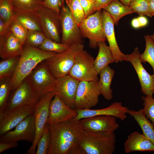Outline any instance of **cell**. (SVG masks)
<instances>
[{
	"mask_svg": "<svg viewBox=\"0 0 154 154\" xmlns=\"http://www.w3.org/2000/svg\"><path fill=\"white\" fill-rule=\"evenodd\" d=\"M115 73V71L108 65L104 68L99 74V82L101 94L108 100H111L113 97L112 90L110 87Z\"/></svg>",
	"mask_w": 154,
	"mask_h": 154,
	"instance_id": "cell-25",
	"label": "cell"
},
{
	"mask_svg": "<svg viewBox=\"0 0 154 154\" xmlns=\"http://www.w3.org/2000/svg\"><path fill=\"white\" fill-rule=\"evenodd\" d=\"M18 145V143L17 142H0V153L7 149L15 148L17 147Z\"/></svg>",
	"mask_w": 154,
	"mask_h": 154,
	"instance_id": "cell-43",
	"label": "cell"
},
{
	"mask_svg": "<svg viewBox=\"0 0 154 154\" xmlns=\"http://www.w3.org/2000/svg\"><path fill=\"white\" fill-rule=\"evenodd\" d=\"M49 124H46L37 146L35 154H48L51 143Z\"/></svg>",
	"mask_w": 154,
	"mask_h": 154,
	"instance_id": "cell-30",
	"label": "cell"
},
{
	"mask_svg": "<svg viewBox=\"0 0 154 154\" xmlns=\"http://www.w3.org/2000/svg\"><path fill=\"white\" fill-rule=\"evenodd\" d=\"M93 57L83 50L76 56L68 74L79 81H89L98 79L94 66Z\"/></svg>",
	"mask_w": 154,
	"mask_h": 154,
	"instance_id": "cell-12",
	"label": "cell"
},
{
	"mask_svg": "<svg viewBox=\"0 0 154 154\" xmlns=\"http://www.w3.org/2000/svg\"><path fill=\"white\" fill-rule=\"evenodd\" d=\"M36 13L42 32L46 37L56 42L61 43L60 14L41 4Z\"/></svg>",
	"mask_w": 154,
	"mask_h": 154,
	"instance_id": "cell-10",
	"label": "cell"
},
{
	"mask_svg": "<svg viewBox=\"0 0 154 154\" xmlns=\"http://www.w3.org/2000/svg\"><path fill=\"white\" fill-rule=\"evenodd\" d=\"M78 26L82 36L89 39L90 47L95 48L99 42L106 40L101 10L86 17Z\"/></svg>",
	"mask_w": 154,
	"mask_h": 154,
	"instance_id": "cell-7",
	"label": "cell"
},
{
	"mask_svg": "<svg viewBox=\"0 0 154 154\" xmlns=\"http://www.w3.org/2000/svg\"><path fill=\"white\" fill-rule=\"evenodd\" d=\"M35 132V118L33 114L27 117L14 129L1 135L0 142L23 141L32 143L34 139Z\"/></svg>",
	"mask_w": 154,
	"mask_h": 154,
	"instance_id": "cell-13",
	"label": "cell"
},
{
	"mask_svg": "<svg viewBox=\"0 0 154 154\" xmlns=\"http://www.w3.org/2000/svg\"><path fill=\"white\" fill-rule=\"evenodd\" d=\"M20 56H14L0 62V79L11 78L15 70Z\"/></svg>",
	"mask_w": 154,
	"mask_h": 154,
	"instance_id": "cell-28",
	"label": "cell"
},
{
	"mask_svg": "<svg viewBox=\"0 0 154 154\" xmlns=\"http://www.w3.org/2000/svg\"><path fill=\"white\" fill-rule=\"evenodd\" d=\"M33 106H26L9 112L0 113V135L12 130L27 117L33 114Z\"/></svg>",
	"mask_w": 154,
	"mask_h": 154,
	"instance_id": "cell-19",
	"label": "cell"
},
{
	"mask_svg": "<svg viewBox=\"0 0 154 154\" xmlns=\"http://www.w3.org/2000/svg\"><path fill=\"white\" fill-rule=\"evenodd\" d=\"M137 18L141 27L145 26L147 24L148 21L147 19L145 17L143 16H140Z\"/></svg>",
	"mask_w": 154,
	"mask_h": 154,
	"instance_id": "cell-46",
	"label": "cell"
},
{
	"mask_svg": "<svg viewBox=\"0 0 154 154\" xmlns=\"http://www.w3.org/2000/svg\"><path fill=\"white\" fill-rule=\"evenodd\" d=\"M124 148L126 153L137 151H154V144L143 133L135 131L128 135L124 144Z\"/></svg>",
	"mask_w": 154,
	"mask_h": 154,
	"instance_id": "cell-22",
	"label": "cell"
},
{
	"mask_svg": "<svg viewBox=\"0 0 154 154\" xmlns=\"http://www.w3.org/2000/svg\"><path fill=\"white\" fill-rule=\"evenodd\" d=\"M11 78L0 79V113L4 110L11 91Z\"/></svg>",
	"mask_w": 154,
	"mask_h": 154,
	"instance_id": "cell-34",
	"label": "cell"
},
{
	"mask_svg": "<svg viewBox=\"0 0 154 154\" xmlns=\"http://www.w3.org/2000/svg\"><path fill=\"white\" fill-rule=\"evenodd\" d=\"M140 53L136 47L133 52L125 54L123 61L129 62L133 65L139 79L141 91L145 95L153 96L154 94V74L151 75L143 66L140 58Z\"/></svg>",
	"mask_w": 154,
	"mask_h": 154,
	"instance_id": "cell-15",
	"label": "cell"
},
{
	"mask_svg": "<svg viewBox=\"0 0 154 154\" xmlns=\"http://www.w3.org/2000/svg\"><path fill=\"white\" fill-rule=\"evenodd\" d=\"M79 82L69 74L57 78L53 91L66 105L72 108Z\"/></svg>",
	"mask_w": 154,
	"mask_h": 154,
	"instance_id": "cell-16",
	"label": "cell"
},
{
	"mask_svg": "<svg viewBox=\"0 0 154 154\" xmlns=\"http://www.w3.org/2000/svg\"><path fill=\"white\" fill-rule=\"evenodd\" d=\"M124 5L129 6L131 0H119Z\"/></svg>",
	"mask_w": 154,
	"mask_h": 154,
	"instance_id": "cell-49",
	"label": "cell"
},
{
	"mask_svg": "<svg viewBox=\"0 0 154 154\" xmlns=\"http://www.w3.org/2000/svg\"><path fill=\"white\" fill-rule=\"evenodd\" d=\"M116 118L112 116L99 115L82 119L79 122L84 131L110 134L119 127Z\"/></svg>",
	"mask_w": 154,
	"mask_h": 154,
	"instance_id": "cell-14",
	"label": "cell"
},
{
	"mask_svg": "<svg viewBox=\"0 0 154 154\" xmlns=\"http://www.w3.org/2000/svg\"><path fill=\"white\" fill-rule=\"evenodd\" d=\"M100 94L98 79L89 81H80L74 108L75 109H90L98 104Z\"/></svg>",
	"mask_w": 154,
	"mask_h": 154,
	"instance_id": "cell-11",
	"label": "cell"
},
{
	"mask_svg": "<svg viewBox=\"0 0 154 154\" xmlns=\"http://www.w3.org/2000/svg\"><path fill=\"white\" fill-rule=\"evenodd\" d=\"M129 109L122 105L121 102H116L105 108L98 109H75L77 114L74 119L79 120L82 119L99 115H106L114 116L124 121L127 117Z\"/></svg>",
	"mask_w": 154,
	"mask_h": 154,
	"instance_id": "cell-18",
	"label": "cell"
},
{
	"mask_svg": "<svg viewBox=\"0 0 154 154\" xmlns=\"http://www.w3.org/2000/svg\"><path fill=\"white\" fill-rule=\"evenodd\" d=\"M56 53L45 51L25 43L15 70L11 78V91L17 88L38 64L53 56Z\"/></svg>",
	"mask_w": 154,
	"mask_h": 154,
	"instance_id": "cell-2",
	"label": "cell"
},
{
	"mask_svg": "<svg viewBox=\"0 0 154 154\" xmlns=\"http://www.w3.org/2000/svg\"><path fill=\"white\" fill-rule=\"evenodd\" d=\"M84 48L83 44H73L66 50L56 53L44 62L56 78L66 76L68 74L76 56Z\"/></svg>",
	"mask_w": 154,
	"mask_h": 154,
	"instance_id": "cell-4",
	"label": "cell"
},
{
	"mask_svg": "<svg viewBox=\"0 0 154 154\" xmlns=\"http://www.w3.org/2000/svg\"><path fill=\"white\" fill-rule=\"evenodd\" d=\"M25 79L40 98L53 91L56 80L44 61L38 64Z\"/></svg>",
	"mask_w": 154,
	"mask_h": 154,
	"instance_id": "cell-5",
	"label": "cell"
},
{
	"mask_svg": "<svg viewBox=\"0 0 154 154\" xmlns=\"http://www.w3.org/2000/svg\"><path fill=\"white\" fill-rule=\"evenodd\" d=\"M69 154H85L84 152L78 144L74 147L70 151Z\"/></svg>",
	"mask_w": 154,
	"mask_h": 154,
	"instance_id": "cell-45",
	"label": "cell"
},
{
	"mask_svg": "<svg viewBox=\"0 0 154 154\" xmlns=\"http://www.w3.org/2000/svg\"><path fill=\"white\" fill-rule=\"evenodd\" d=\"M77 115L75 110L68 106L55 94L50 104L47 123L50 125L74 119Z\"/></svg>",
	"mask_w": 154,
	"mask_h": 154,
	"instance_id": "cell-17",
	"label": "cell"
},
{
	"mask_svg": "<svg viewBox=\"0 0 154 154\" xmlns=\"http://www.w3.org/2000/svg\"><path fill=\"white\" fill-rule=\"evenodd\" d=\"M129 7L140 16L152 17L150 12L149 0H131Z\"/></svg>",
	"mask_w": 154,
	"mask_h": 154,
	"instance_id": "cell-36",
	"label": "cell"
},
{
	"mask_svg": "<svg viewBox=\"0 0 154 154\" xmlns=\"http://www.w3.org/2000/svg\"><path fill=\"white\" fill-rule=\"evenodd\" d=\"M10 31L24 45L25 43L28 30L15 20L10 26Z\"/></svg>",
	"mask_w": 154,
	"mask_h": 154,
	"instance_id": "cell-37",
	"label": "cell"
},
{
	"mask_svg": "<svg viewBox=\"0 0 154 154\" xmlns=\"http://www.w3.org/2000/svg\"><path fill=\"white\" fill-rule=\"evenodd\" d=\"M131 25L135 28H138L141 27V25L138 18H134L131 21Z\"/></svg>",
	"mask_w": 154,
	"mask_h": 154,
	"instance_id": "cell-47",
	"label": "cell"
},
{
	"mask_svg": "<svg viewBox=\"0 0 154 154\" xmlns=\"http://www.w3.org/2000/svg\"><path fill=\"white\" fill-rule=\"evenodd\" d=\"M51 143L48 154H67L78 144L83 130L74 119L50 125Z\"/></svg>",
	"mask_w": 154,
	"mask_h": 154,
	"instance_id": "cell-1",
	"label": "cell"
},
{
	"mask_svg": "<svg viewBox=\"0 0 154 154\" xmlns=\"http://www.w3.org/2000/svg\"><path fill=\"white\" fill-rule=\"evenodd\" d=\"M103 25L106 39L109 47L117 63L123 61L125 54L120 50L116 38L114 22L109 14L103 9L102 11Z\"/></svg>",
	"mask_w": 154,
	"mask_h": 154,
	"instance_id": "cell-20",
	"label": "cell"
},
{
	"mask_svg": "<svg viewBox=\"0 0 154 154\" xmlns=\"http://www.w3.org/2000/svg\"><path fill=\"white\" fill-rule=\"evenodd\" d=\"M150 36L153 41L154 42V34H153L150 35Z\"/></svg>",
	"mask_w": 154,
	"mask_h": 154,
	"instance_id": "cell-50",
	"label": "cell"
},
{
	"mask_svg": "<svg viewBox=\"0 0 154 154\" xmlns=\"http://www.w3.org/2000/svg\"><path fill=\"white\" fill-rule=\"evenodd\" d=\"M44 0H40V2H41L43 1Z\"/></svg>",
	"mask_w": 154,
	"mask_h": 154,
	"instance_id": "cell-52",
	"label": "cell"
},
{
	"mask_svg": "<svg viewBox=\"0 0 154 154\" xmlns=\"http://www.w3.org/2000/svg\"><path fill=\"white\" fill-rule=\"evenodd\" d=\"M60 17L61 43L69 46L76 43L82 44L84 41L78 25L63 0L62 1Z\"/></svg>",
	"mask_w": 154,
	"mask_h": 154,
	"instance_id": "cell-8",
	"label": "cell"
},
{
	"mask_svg": "<svg viewBox=\"0 0 154 154\" xmlns=\"http://www.w3.org/2000/svg\"><path fill=\"white\" fill-rule=\"evenodd\" d=\"M14 19L28 31H42L36 11H14Z\"/></svg>",
	"mask_w": 154,
	"mask_h": 154,
	"instance_id": "cell-26",
	"label": "cell"
},
{
	"mask_svg": "<svg viewBox=\"0 0 154 154\" xmlns=\"http://www.w3.org/2000/svg\"><path fill=\"white\" fill-rule=\"evenodd\" d=\"M79 1L86 17L95 12L94 11V2L88 0Z\"/></svg>",
	"mask_w": 154,
	"mask_h": 154,
	"instance_id": "cell-41",
	"label": "cell"
},
{
	"mask_svg": "<svg viewBox=\"0 0 154 154\" xmlns=\"http://www.w3.org/2000/svg\"><path fill=\"white\" fill-rule=\"evenodd\" d=\"M114 0H95L94 2V11L96 12L104 9Z\"/></svg>",
	"mask_w": 154,
	"mask_h": 154,
	"instance_id": "cell-42",
	"label": "cell"
},
{
	"mask_svg": "<svg viewBox=\"0 0 154 154\" xmlns=\"http://www.w3.org/2000/svg\"><path fill=\"white\" fill-rule=\"evenodd\" d=\"M46 37L42 31H28L25 43L32 46L38 48Z\"/></svg>",
	"mask_w": 154,
	"mask_h": 154,
	"instance_id": "cell-38",
	"label": "cell"
},
{
	"mask_svg": "<svg viewBox=\"0 0 154 154\" xmlns=\"http://www.w3.org/2000/svg\"><path fill=\"white\" fill-rule=\"evenodd\" d=\"M13 91L10 95L5 108L2 113L9 112L26 106H34L41 98L34 91L26 79Z\"/></svg>",
	"mask_w": 154,
	"mask_h": 154,
	"instance_id": "cell-9",
	"label": "cell"
},
{
	"mask_svg": "<svg viewBox=\"0 0 154 154\" xmlns=\"http://www.w3.org/2000/svg\"><path fill=\"white\" fill-rule=\"evenodd\" d=\"M65 3L78 25L86 18L80 1L79 0H65Z\"/></svg>",
	"mask_w": 154,
	"mask_h": 154,
	"instance_id": "cell-33",
	"label": "cell"
},
{
	"mask_svg": "<svg viewBox=\"0 0 154 154\" xmlns=\"http://www.w3.org/2000/svg\"><path fill=\"white\" fill-rule=\"evenodd\" d=\"M143 109L147 117L154 126V98L153 96L146 95L143 96Z\"/></svg>",
	"mask_w": 154,
	"mask_h": 154,
	"instance_id": "cell-39",
	"label": "cell"
},
{
	"mask_svg": "<svg viewBox=\"0 0 154 154\" xmlns=\"http://www.w3.org/2000/svg\"><path fill=\"white\" fill-rule=\"evenodd\" d=\"M128 114L137 122L143 134L154 144V126L146 117L143 109L137 111L129 109Z\"/></svg>",
	"mask_w": 154,
	"mask_h": 154,
	"instance_id": "cell-23",
	"label": "cell"
},
{
	"mask_svg": "<svg viewBox=\"0 0 154 154\" xmlns=\"http://www.w3.org/2000/svg\"><path fill=\"white\" fill-rule=\"evenodd\" d=\"M103 9L109 14L116 25L123 17L135 13L129 6L124 5L119 0H114Z\"/></svg>",
	"mask_w": 154,
	"mask_h": 154,
	"instance_id": "cell-27",
	"label": "cell"
},
{
	"mask_svg": "<svg viewBox=\"0 0 154 154\" xmlns=\"http://www.w3.org/2000/svg\"><path fill=\"white\" fill-rule=\"evenodd\" d=\"M98 55L94 60L95 69L98 74L105 67L110 64L115 62V59L110 49L105 41L99 42Z\"/></svg>",
	"mask_w": 154,
	"mask_h": 154,
	"instance_id": "cell-24",
	"label": "cell"
},
{
	"mask_svg": "<svg viewBox=\"0 0 154 154\" xmlns=\"http://www.w3.org/2000/svg\"><path fill=\"white\" fill-rule=\"evenodd\" d=\"M145 47L144 52L140 54L142 62L148 63L151 66L154 74V42L150 36L147 35L144 36Z\"/></svg>",
	"mask_w": 154,
	"mask_h": 154,
	"instance_id": "cell-29",
	"label": "cell"
},
{
	"mask_svg": "<svg viewBox=\"0 0 154 154\" xmlns=\"http://www.w3.org/2000/svg\"><path fill=\"white\" fill-rule=\"evenodd\" d=\"M70 46L61 43L56 42L46 37L38 48L45 51L58 53L66 50Z\"/></svg>",
	"mask_w": 154,
	"mask_h": 154,
	"instance_id": "cell-35",
	"label": "cell"
},
{
	"mask_svg": "<svg viewBox=\"0 0 154 154\" xmlns=\"http://www.w3.org/2000/svg\"><path fill=\"white\" fill-rule=\"evenodd\" d=\"M116 141L114 132L106 134L83 130L78 144L85 154H112Z\"/></svg>",
	"mask_w": 154,
	"mask_h": 154,
	"instance_id": "cell-3",
	"label": "cell"
},
{
	"mask_svg": "<svg viewBox=\"0 0 154 154\" xmlns=\"http://www.w3.org/2000/svg\"><path fill=\"white\" fill-rule=\"evenodd\" d=\"M55 95L54 91L48 92L41 97L33 107L35 118V132L32 144L26 154H35L37 145L42 135L48 117L50 102Z\"/></svg>",
	"mask_w": 154,
	"mask_h": 154,
	"instance_id": "cell-6",
	"label": "cell"
},
{
	"mask_svg": "<svg viewBox=\"0 0 154 154\" xmlns=\"http://www.w3.org/2000/svg\"><path fill=\"white\" fill-rule=\"evenodd\" d=\"M23 45L9 30L0 36V56L2 59L20 56Z\"/></svg>",
	"mask_w": 154,
	"mask_h": 154,
	"instance_id": "cell-21",
	"label": "cell"
},
{
	"mask_svg": "<svg viewBox=\"0 0 154 154\" xmlns=\"http://www.w3.org/2000/svg\"><path fill=\"white\" fill-rule=\"evenodd\" d=\"M88 0L94 2L95 0Z\"/></svg>",
	"mask_w": 154,
	"mask_h": 154,
	"instance_id": "cell-51",
	"label": "cell"
},
{
	"mask_svg": "<svg viewBox=\"0 0 154 154\" xmlns=\"http://www.w3.org/2000/svg\"><path fill=\"white\" fill-rule=\"evenodd\" d=\"M62 0H44L41 4L60 14Z\"/></svg>",
	"mask_w": 154,
	"mask_h": 154,
	"instance_id": "cell-40",
	"label": "cell"
},
{
	"mask_svg": "<svg viewBox=\"0 0 154 154\" xmlns=\"http://www.w3.org/2000/svg\"><path fill=\"white\" fill-rule=\"evenodd\" d=\"M149 3L151 15L154 16V0H149Z\"/></svg>",
	"mask_w": 154,
	"mask_h": 154,
	"instance_id": "cell-48",
	"label": "cell"
},
{
	"mask_svg": "<svg viewBox=\"0 0 154 154\" xmlns=\"http://www.w3.org/2000/svg\"><path fill=\"white\" fill-rule=\"evenodd\" d=\"M14 11H36L40 5V0H12Z\"/></svg>",
	"mask_w": 154,
	"mask_h": 154,
	"instance_id": "cell-32",
	"label": "cell"
},
{
	"mask_svg": "<svg viewBox=\"0 0 154 154\" xmlns=\"http://www.w3.org/2000/svg\"><path fill=\"white\" fill-rule=\"evenodd\" d=\"M9 26L0 18V36L5 35L9 31Z\"/></svg>",
	"mask_w": 154,
	"mask_h": 154,
	"instance_id": "cell-44",
	"label": "cell"
},
{
	"mask_svg": "<svg viewBox=\"0 0 154 154\" xmlns=\"http://www.w3.org/2000/svg\"><path fill=\"white\" fill-rule=\"evenodd\" d=\"M14 18L12 0H0V18L10 27Z\"/></svg>",
	"mask_w": 154,
	"mask_h": 154,
	"instance_id": "cell-31",
	"label": "cell"
}]
</instances>
